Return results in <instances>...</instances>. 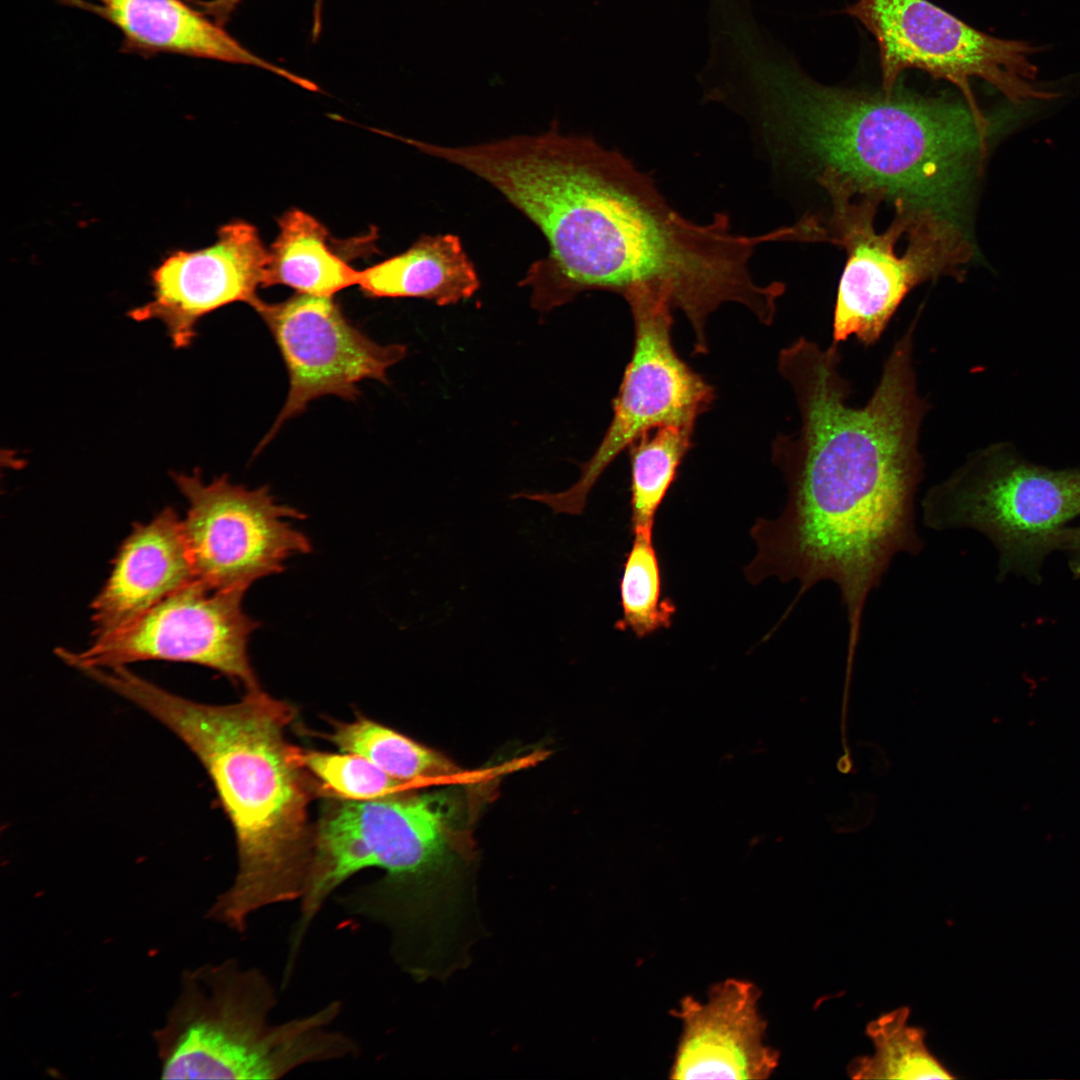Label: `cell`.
I'll return each mask as SVG.
<instances>
[{
    "label": "cell",
    "mask_w": 1080,
    "mask_h": 1080,
    "mask_svg": "<svg viewBox=\"0 0 1080 1080\" xmlns=\"http://www.w3.org/2000/svg\"><path fill=\"white\" fill-rule=\"evenodd\" d=\"M92 13L122 35L120 51L141 57L169 53L267 70L311 91L316 84L267 61L185 0H57Z\"/></svg>",
    "instance_id": "cell-16"
},
{
    "label": "cell",
    "mask_w": 1080,
    "mask_h": 1080,
    "mask_svg": "<svg viewBox=\"0 0 1080 1080\" xmlns=\"http://www.w3.org/2000/svg\"><path fill=\"white\" fill-rule=\"evenodd\" d=\"M244 594L195 578L130 624L96 637L87 649H58L57 655L80 672L145 660L187 662L214 669L245 690L259 688L248 655L259 623L244 612Z\"/></svg>",
    "instance_id": "cell-12"
},
{
    "label": "cell",
    "mask_w": 1080,
    "mask_h": 1080,
    "mask_svg": "<svg viewBox=\"0 0 1080 1080\" xmlns=\"http://www.w3.org/2000/svg\"><path fill=\"white\" fill-rule=\"evenodd\" d=\"M450 790L329 804L313 828V852L288 954L298 956L326 899L366 868L385 875L337 897L351 916L384 926L399 964L442 971L468 958L475 896L473 846Z\"/></svg>",
    "instance_id": "cell-3"
},
{
    "label": "cell",
    "mask_w": 1080,
    "mask_h": 1080,
    "mask_svg": "<svg viewBox=\"0 0 1080 1080\" xmlns=\"http://www.w3.org/2000/svg\"><path fill=\"white\" fill-rule=\"evenodd\" d=\"M357 286L370 297L422 298L446 306L480 287L476 269L453 234L423 235L406 251L359 270Z\"/></svg>",
    "instance_id": "cell-18"
},
{
    "label": "cell",
    "mask_w": 1080,
    "mask_h": 1080,
    "mask_svg": "<svg viewBox=\"0 0 1080 1080\" xmlns=\"http://www.w3.org/2000/svg\"><path fill=\"white\" fill-rule=\"evenodd\" d=\"M269 979L229 959L186 970L164 1025L153 1033L164 1079H279L306 1065L352 1056L351 1037L329 1029L341 1004L273 1024Z\"/></svg>",
    "instance_id": "cell-6"
},
{
    "label": "cell",
    "mask_w": 1080,
    "mask_h": 1080,
    "mask_svg": "<svg viewBox=\"0 0 1080 1080\" xmlns=\"http://www.w3.org/2000/svg\"><path fill=\"white\" fill-rule=\"evenodd\" d=\"M880 203L870 197L831 203L828 240L847 254L834 309L835 344L854 336L873 345L914 287L943 276L960 279L971 258L963 225L935 212L895 211L889 227L877 232Z\"/></svg>",
    "instance_id": "cell-8"
},
{
    "label": "cell",
    "mask_w": 1080,
    "mask_h": 1080,
    "mask_svg": "<svg viewBox=\"0 0 1080 1080\" xmlns=\"http://www.w3.org/2000/svg\"><path fill=\"white\" fill-rule=\"evenodd\" d=\"M714 97L745 117L775 167L814 179L831 202L870 197L959 223L990 127L964 99L823 85L752 25L725 43Z\"/></svg>",
    "instance_id": "cell-2"
},
{
    "label": "cell",
    "mask_w": 1080,
    "mask_h": 1080,
    "mask_svg": "<svg viewBox=\"0 0 1080 1080\" xmlns=\"http://www.w3.org/2000/svg\"><path fill=\"white\" fill-rule=\"evenodd\" d=\"M761 991L750 981L729 978L711 987L705 1002L691 996L672 1011L681 1023L670 1068L673 1079L769 1078L779 1053L765 1043L767 1022Z\"/></svg>",
    "instance_id": "cell-15"
},
{
    "label": "cell",
    "mask_w": 1080,
    "mask_h": 1080,
    "mask_svg": "<svg viewBox=\"0 0 1080 1080\" xmlns=\"http://www.w3.org/2000/svg\"><path fill=\"white\" fill-rule=\"evenodd\" d=\"M253 309L270 330L289 377L282 409L258 449L313 400L326 395L355 400L360 382L387 383L389 368L407 352L402 344L370 339L346 318L333 297L297 293L279 303L261 299Z\"/></svg>",
    "instance_id": "cell-13"
},
{
    "label": "cell",
    "mask_w": 1080,
    "mask_h": 1080,
    "mask_svg": "<svg viewBox=\"0 0 1080 1080\" xmlns=\"http://www.w3.org/2000/svg\"><path fill=\"white\" fill-rule=\"evenodd\" d=\"M269 248L257 228L245 221L227 223L205 248L171 252L152 271V299L130 310L135 321L158 320L176 348L189 346L196 324L226 305L244 302L252 308L266 287Z\"/></svg>",
    "instance_id": "cell-14"
},
{
    "label": "cell",
    "mask_w": 1080,
    "mask_h": 1080,
    "mask_svg": "<svg viewBox=\"0 0 1080 1080\" xmlns=\"http://www.w3.org/2000/svg\"><path fill=\"white\" fill-rule=\"evenodd\" d=\"M910 1009L896 1008L866 1027L874 1052L855 1057L848 1065L853 1079H953L950 1071L930 1052L925 1031L910 1026Z\"/></svg>",
    "instance_id": "cell-22"
},
{
    "label": "cell",
    "mask_w": 1080,
    "mask_h": 1080,
    "mask_svg": "<svg viewBox=\"0 0 1080 1080\" xmlns=\"http://www.w3.org/2000/svg\"><path fill=\"white\" fill-rule=\"evenodd\" d=\"M694 429L681 425L660 426L641 435L628 448L633 535H653L658 509L693 446Z\"/></svg>",
    "instance_id": "cell-20"
},
{
    "label": "cell",
    "mask_w": 1080,
    "mask_h": 1080,
    "mask_svg": "<svg viewBox=\"0 0 1080 1080\" xmlns=\"http://www.w3.org/2000/svg\"><path fill=\"white\" fill-rule=\"evenodd\" d=\"M294 759L314 777L319 790L344 800H372L400 794L411 784L398 780L365 757L293 746Z\"/></svg>",
    "instance_id": "cell-24"
},
{
    "label": "cell",
    "mask_w": 1080,
    "mask_h": 1080,
    "mask_svg": "<svg viewBox=\"0 0 1080 1080\" xmlns=\"http://www.w3.org/2000/svg\"><path fill=\"white\" fill-rule=\"evenodd\" d=\"M1057 551H1063L1068 559V566L1075 578L1080 579V525L1067 526L1059 535Z\"/></svg>",
    "instance_id": "cell-26"
},
{
    "label": "cell",
    "mask_w": 1080,
    "mask_h": 1080,
    "mask_svg": "<svg viewBox=\"0 0 1080 1080\" xmlns=\"http://www.w3.org/2000/svg\"><path fill=\"white\" fill-rule=\"evenodd\" d=\"M102 683L172 731L214 783L235 832L238 869L208 917L243 933L259 910L301 899L312 861L308 807L315 786L285 737L294 707L260 687L234 704H203L125 667L107 672Z\"/></svg>",
    "instance_id": "cell-4"
},
{
    "label": "cell",
    "mask_w": 1080,
    "mask_h": 1080,
    "mask_svg": "<svg viewBox=\"0 0 1080 1080\" xmlns=\"http://www.w3.org/2000/svg\"><path fill=\"white\" fill-rule=\"evenodd\" d=\"M216 24L225 27L245 0H185ZM325 0H314L311 37L316 41L322 32Z\"/></svg>",
    "instance_id": "cell-25"
},
{
    "label": "cell",
    "mask_w": 1080,
    "mask_h": 1080,
    "mask_svg": "<svg viewBox=\"0 0 1080 1080\" xmlns=\"http://www.w3.org/2000/svg\"><path fill=\"white\" fill-rule=\"evenodd\" d=\"M653 535L634 534L619 583L622 615L615 629L647 637L672 625L677 607L663 595L662 574Z\"/></svg>",
    "instance_id": "cell-23"
},
{
    "label": "cell",
    "mask_w": 1080,
    "mask_h": 1080,
    "mask_svg": "<svg viewBox=\"0 0 1080 1080\" xmlns=\"http://www.w3.org/2000/svg\"><path fill=\"white\" fill-rule=\"evenodd\" d=\"M326 738L341 751L361 755L409 784L460 774L458 767L438 752L363 716L349 723H334Z\"/></svg>",
    "instance_id": "cell-21"
},
{
    "label": "cell",
    "mask_w": 1080,
    "mask_h": 1080,
    "mask_svg": "<svg viewBox=\"0 0 1080 1080\" xmlns=\"http://www.w3.org/2000/svg\"><path fill=\"white\" fill-rule=\"evenodd\" d=\"M278 226L269 248L266 287L284 285L299 294L333 297L357 286L359 270L336 253L328 229L315 217L291 209Z\"/></svg>",
    "instance_id": "cell-19"
},
{
    "label": "cell",
    "mask_w": 1080,
    "mask_h": 1080,
    "mask_svg": "<svg viewBox=\"0 0 1080 1080\" xmlns=\"http://www.w3.org/2000/svg\"><path fill=\"white\" fill-rule=\"evenodd\" d=\"M408 144L483 179L543 233L549 253L519 283L531 288L535 309L548 312L594 290L629 161L623 154L591 137L562 134L555 125L537 135L474 145Z\"/></svg>",
    "instance_id": "cell-5"
},
{
    "label": "cell",
    "mask_w": 1080,
    "mask_h": 1080,
    "mask_svg": "<svg viewBox=\"0 0 1080 1080\" xmlns=\"http://www.w3.org/2000/svg\"><path fill=\"white\" fill-rule=\"evenodd\" d=\"M182 520L170 507L135 525L94 599V638L116 631L195 579Z\"/></svg>",
    "instance_id": "cell-17"
},
{
    "label": "cell",
    "mask_w": 1080,
    "mask_h": 1080,
    "mask_svg": "<svg viewBox=\"0 0 1080 1080\" xmlns=\"http://www.w3.org/2000/svg\"><path fill=\"white\" fill-rule=\"evenodd\" d=\"M921 510L930 529H972L988 538L999 580L1012 573L1038 584L1060 533L1080 516V469L1053 470L994 444L931 487Z\"/></svg>",
    "instance_id": "cell-7"
},
{
    "label": "cell",
    "mask_w": 1080,
    "mask_h": 1080,
    "mask_svg": "<svg viewBox=\"0 0 1080 1080\" xmlns=\"http://www.w3.org/2000/svg\"><path fill=\"white\" fill-rule=\"evenodd\" d=\"M845 12L874 36L882 90L891 92L904 70L920 69L954 85L977 113L970 80L981 78L1013 102L1042 98L1032 84L1039 47L979 31L928 0H857Z\"/></svg>",
    "instance_id": "cell-10"
},
{
    "label": "cell",
    "mask_w": 1080,
    "mask_h": 1080,
    "mask_svg": "<svg viewBox=\"0 0 1080 1080\" xmlns=\"http://www.w3.org/2000/svg\"><path fill=\"white\" fill-rule=\"evenodd\" d=\"M189 507L182 527L195 577L217 590H246L309 553L311 543L290 519L304 514L280 504L267 487L250 489L226 475L206 484L200 472L174 473Z\"/></svg>",
    "instance_id": "cell-11"
},
{
    "label": "cell",
    "mask_w": 1080,
    "mask_h": 1080,
    "mask_svg": "<svg viewBox=\"0 0 1080 1080\" xmlns=\"http://www.w3.org/2000/svg\"><path fill=\"white\" fill-rule=\"evenodd\" d=\"M916 324L895 343L862 407L847 402L838 344L822 348L800 337L778 356L801 425L773 442L787 501L776 519L760 518L752 526L757 552L744 573L754 585L770 577L796 580L799 590L788 611L816 584L832 582L846 612L849 655L858 645L869 595L894 558L924 548L915 498L923 478L919 432L928 406L913 367Z\"/></svg>",
    "instance_id": "cell-1"
},
{
    "label": "cell",
    "mask_w": 1080,
    "mask_h": 1080,
    "mask_svg": "<svg viewBox=\"0 0 1080 1080\" xmlns=\"http://www.w3.org/2000/svg\"><path fill=\"white\" fill-rule=\"evenodd\" d=\"M633 319L634 342L617 392L612 420L599 446L580 464L578 481L557 493H519L543 503L555 514L580 515L606 468L644 433L664 425L695 427L710 409L715 390L675 350L673 308L661 297L640 293L626 299Z\"/></svg>",
    "instance_id": "cell-9"
}]
</instances>
